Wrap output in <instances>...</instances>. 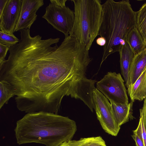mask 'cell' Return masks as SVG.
<instances>
[{
	"label": "cell",
	"mask_w": 146,
	"mask_h": 146,
	"mask_svg": "<svg viewBox=\"0 0 146 146\" xmlns=\"http://www.w3.org/2000/svg\"><path fill=\"white\" fill-rule=\"evenodd\" d=\"M19 31V43L0 67V80L10 85L18 110L57 114L66 96L88 103L96 81L86 76L92 60L86 47L69 35L58 46L59 38L42 40L29 29Z\"/></svg>",
	"instance_id": "cell-1"
},
{
	"label": "cell",
	"mask_w": 146,
	"mask_h": 146,
	"mask_svg": "<svg viewBox=\"0 0 146 146\" xmlns=\"http://www.w3.org/2000/svg\"><path fill=\"white\" fill-rule=\"evenodd\" d=\"M76 130L75 122L68 117L44 112L27 113L17 121L14 129L18 144L45 146H59L71 140Z\"/></svg>",
	"instance_id": "cell-2"
},
{
	"label": "cell",
	"mask_w": 146,
	"mask_h": 146,
	"mask_svg": "<svg viewBox=\"0 0 146 146\" xmlns=\"http://www.w3.org/2000/svg\"><path fill=\"white\" fill-rule=\"evenodd\" d=\"M102 19L99 35L104 37L100 67L110 54L119 51L126 42L128 33L136 26V13L128 0L115 1L107 0L102 5Z\"/></svg>",
	"instance_id": "cell-3"
},
{
	"label": "cell",
	"mask_w": 146,
	"mask_h": 146,
	"mask_svg": "<svg viewBox=\"0 0 146 146\" xmlns=\"http://www.w3.org/2000/svg\"><path fill=\"white\" fill-rule=\"evenodd\" d=\"M74 21L69 35L89 50L98 35L102 19L100 0H73Z\"/></svg>",
	"instance_id": "cell-4"
},
{
	"label": "cell",
	"mask_w": 146,
	"mask_h": 146,
	"mask_svg": "<svg viewBox=\"0 0 146 146\" xmlns=\"http://www.w3.org/2000/svg\"><path fill=\"white\" fill-rule=\"evenodd\" d=\"M67 0H50L42 17L53 28L62 32L65 36L69 35L74 21V13L66 6Z\"/></svg>",
	"instance_id": "cell-5"
},
{
	"label": "cell",
	"mask_w": 146,
	"mask_h": 146,
	"mask_svg": "<svg viewBox=\"0 0 146 146\" xmlns=\"http://www.w3.org/2000/svg\"><path fill=\"white\" fill-rule=\"evenodd\" d=\"M124 82L120 73L109 72L97 82V89L110 102L127 104L128 98Z\"/></svg>",
	"instance_id": "cell-6"
},
{
	"label": "cell",
	"mask_w": 146,
	"mask_h": 146,
	"mask_svg": "<svg viewBox=\"0 0 146 146\" xmlns=\"http://www.w3.org/2000/svg\"><path fill=\"white\" fill-rule=\"evenodd\" d=\"M93 98L97 118L102 128L109 134L117 136L120 127L114 120L108 99L97 88L93 90Z\"/></svg>",
	"instance_id": "cell-7"
},
{
	"label": "cell",
	"mask_w": 146,
	"mask_h": 146,
	"mask_svg": "<svg viewBox=\"0 0 146 146\" xmlns=\"http://www.w3.org/2000/svg\"><path fill=\"white\" fill-rule=\"evenodd\" d=\"M22 2V0H7L0 15V31L13 35L19 18Z\"/></svg>",
	"instance_id": "cell-8"
},
{
	"label": "cell",
	"mask_w": 146,
	"mask_h": 146,
	"mask_svg": "<svg viewBox=\"0 0 146 146\" xmlns=\"http://www.w3.org/2000/svg\"><path fill=\"white\" fill-rule=\"evenodd\" d=\"M44 4L43 0H22L20 15L15 31L30 29L36 19V12Z\"/></svg>",
	"instance_id": "cell-9"
},
{
	"label": "cell",
	"mask_w": 146,
	"mask_h": 146,
	"mask_svg": "<svg viewBox=\"0 0 146 146\" xmlns=\"http://www.w3.org/2000/svg\"><path fill=\"white\" fill-rule=\"evenodd\" d=\"M110 103L114 118L119 126L133 118L132 102L127 104Z\"/></svg>",
	"instance_id": "cell-10"
},
{
	"label": "cell",
	"mask_w": 146,
	"mask_h": 146,
	"mask_svg": "<svg viewBox=\"0 0 146 146\" xmlns=\"http://www.w3.org/2000/svg\"><path fill=\"white\" fill-rule=\"evenodd\" d=\"M146 68V48L135 55L131 63L129 71V86L135 82Z\"/></svg>",
	"instance_id": "cell-11"
},
{
	"label": "cell",
	"mask_w": 146,
	"mask_h": 146,
	"mask_svg": "<svg viewBox=\"0 0 146 146\" xmlns=\"http://www.w3.org/2000/svg\"><path fill=\"white\" fill-rule=\"evenodd\" d=\"M128 94L131 102L142 101L146 96V68L135 82L127 88Z\"/></svg>",
	"instance_id": "cell-12"
},
{
	"label": "cell",
	"mask_w": 146,
	"mask_h": 146,
	"mask_svg": "<svg viewBox=\"0 0 146 146\" xmlns=\"http://www.w3.org/2000/svg\"><path fill=\"white\" fill-rule=\"evenodd\" d=\"M121 74L127 88L129 86V67L135 55L126 42L119 51Z\"/></svg>",
	"instance_id": "cell-13"
},
{
	"label": "cell",
	"mask_w": 146,
	"mask_h": 146,
	"mask_svg": "<svg viewBox=\"0 0 146 146\" xmlns=\"http://www.w3.org/2000/svg\"><path fill=\"white\" fill-rule=\"evenodd\" d=\"M126 42L135 55L146 48V43L136 26L128 33L126 37Z\"/></svg>",
	"instance_id": "cell-14"
},
{
	"label": "cell",
	"mask_w": 146,
	"mask_h": 146,
	"mask_svg": "<svg viewBox=\"0 0 146 146\" xmlns=\"http://www.w3.org/2000/svg\"><path fill=\"white\" fill-rule=\"evenodd\" d=\"M59 146H106L100 136L80 138L78 140H72L62 143Z\"/></svg>",
	"instance_id": "cell-15"
},
{
	"label": "cell",
	"mask_w": 146,
	"mask_h": 146,
	"mask_svg": "<svg viewBox=\"0 0 146 146\" xmlns=\"http://www.w3.org/2000/svg\"><path fill=\"white\" fill-rule=\"evenodd\" d=\"M136 27L146 43V2L136 13Z\"/></svg>",
	"instance_id": "cell-16"
},
{
	"label": "cell",
	"mask_w": 146,
	"mask_h": 146,
	"mask_svg": "<svg viewBox=\"0 0 146 146\" xmlns=\"http://www.w3.org/2000/svg\"><path fill=\"white\" fill-rule=\"evenodd\" d=\"M14 96L9 83L5 81L0 80V109L5 104H7L10 98Z\"/></svg>",
	"instance_id": "cell-17"
},
{
	"label": "cell",
	"mask_w": 146,
	"mask_h": 146,
	"mask_svg": "<svg viewBox=\"0 0 146 146\" xmlns=\"http://www.w3.org/2000/svg\"><path fill=\"white\" fill-rule=\"evenodd\" d=\"M19 40L14 34L9 35L0 31V43L11 47L17 44Z\"/></svg>",
	"instance_id": "cell-18"
},
{
	"label": "cell",
	"mask_w": 146,
	"mask_h": 146,
	"mask_svg": "<svg viewBox=\"0 0 146 146\" xmlns=\"http://www.w3.org/2000/svg\"><path fill=\"white\" fill-rule=\"evenodd\" d=\"M133 133L136 134L143 142L144 146H146V130L142 119L140 118L138 126L133 131Z\"/></svg>",
	"instance_id": "cell-19"
},
{
	"label": "cell",
	"mask_w": 146,
	"mask_h": 146,
	"mask_svg": "<svg viewBox=\"0 0 146 146\" xmlns=\"http://www.w3.org/2000/svg\"><path fill=\"white\" fill-rule=\"evenodd\" d=\"M10 47L8 46L0 43V67L3 64L5 60V58Z\"/></svg>",
	"instance_id": "cell-20"
},
{
	"label": "cell",
	"mask_w": 146,
	"mask_h": 146,
	"mask_svg": "<svg viewBox=\"0 0 146 146\" xmlns=\"http://www.w3.org/2000/svg\"><path fill=\"white\" fill-rule=\"evenodd\" d=\"M140 118H141L145 125L146 130V96L144 99L143 106L140 109Z\"/></svg>",
	"instance_id": "cell-21"
},
{
	"label": "cell",
	"mask_w": 146,
	"mask_h": 146,
	"mask_svg": "<svg viewBox=\"0 0 146 146\" xmlns=\"http://www.w3.org/2000/svg\"><path fill=\"white\" fill-rule=\"evenodd\" d=\"M131 136L135 142L136 146H144L142 141L136 134L133 133Z\"/></svg>",
	"instance_id": "cell-22"
},
{
	"label": "cell",
	"mask_w": 146,
	"mask_h": 146,
	"mask_svg": "<svg viewBox=\"0 0 146 146\" xmlns=\"http://www.w3.org/2000/svg\"><path fill=\"white\" fill-rule=\"evenodd\" d=\"M96 42L99 45L104 46L106 43V40L104 37L100 36L96 39Z\"/></svg>",
	"instance_id": "cell-23"
},
{
	"label": "cell",
	"mask_w": 146,
	"mask_h": 146,
	"mask_svg": "<svg viewBox=\"0 0 146 146\" xmlns=\"http://www.w3.org/2000/svg\"><path fill=\"white\" fill-rule=\"evenodd\" d=\"M8 0H0V15L4 8Z\"/></svg>",
	"instance_id": "cell-24"
}]
</instances>
